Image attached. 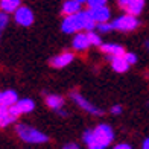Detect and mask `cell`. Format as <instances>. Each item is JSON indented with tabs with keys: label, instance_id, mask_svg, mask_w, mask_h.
I'll return each mask as SVG.
<instances>
[{
	"label": "cell",
	"instance_id": "25",
	"mask_svg": "<svg viewBox=\"0 0 149 149\" xmlns=\"http://www.w3.org/2000/svg\"><path fill=\"white\" fill-rule=\"evenodd\" d=\"M116 149H131V146L128 145V143H119L116 146Z\"/></svg>",
	"mask_w": 149,
	"mask_h": 149
},
{
	"label": "cell",
	"instance_id": "30",
	"mask_svg": "<svg viewBox=\"0 0 149 149\" xmlns=\"http://www.w3.org/2000/svg\"><path fill=\"white\" fill-rule=\"evenodd\" d=\"M0 97H2V93H0Z\"/></svg>",
	"mask_w": 149,
	"mask_h": 149
},
{
	"label": "cell",
	"instance_id": "21",
	"mask_svg": "<svg viewBox=\"0 0 149 149\" xmlns=\"http://www.w3.org/2000/svg\"><path fill=\"white\" fill-rule=\"evenodd\" d=\"M9 18H8V14L6 12H0V31L6 28V24H8Z\"/></svg>",
	"mask_w": 149,
	"mask_h": 149
},
{
	"label": "cell",
	"instance_id": "10",
	"mask_svg": "<svg viewBox=\"0 0 149 149\" xmlns=\"http://www.w3.org/2000/svg\"><path fill=\"white\" fill-rule=\"evenodd\" d=\"M73 59H74V55L72 52H63V53H59V55L53 56L50 64H52V67H55V69H64V67L69 65Z\"/></svg>",
	"mask_w": 149,
	"mask_h": 149
},
{
	"label": "cell",
	"instance_id": "22",
	"mask_svg": "<svg viewBox=\"0 0 149 149\" xmlns=\"http://www.w3.org/2000/svg\"><path fill=\"white\" fill-rule=\"evenodd\" d=\"M123 56H125V59L128 61V63H130V65L137 63V55H135V53H130V52L126 53V52H125V55H123Z\"/></svg>",
	"mask_w": 149,
	"mask_h": 149
},
{
	"label": "cell",
	"instance_id": "18",
	"mask_svg": "<svg viewBox=\"0 0 149 149\" xmlns=\"http://www.w3.org/2000/svg\"><path fill=\"white\" fill-rule=\"evenodd\" d=\"M46 105L50 107L52 110H59L64 105V99L59 96H55V94H50V96L46 97Z\"/></svg>",
	"mask_w": 149,
	"mask_h": 149
},
{
	"label": "cell",
	"instance_id": "3",
	"mask_svg": "<svg viewBox=\"0 0 149 149\" xmlns=\"http://www.w3.org/2000/svg\"><path fill=\"white\" fill-rule=\"evenodd\" d=\"M17 134H18V137L22 139L23 141H26V143L40 145V143L49 141V137H47L46 134H43L41 131L35 130V128H32L29 125H23V123L17 125Z\"/></svg>",
	"mask_w": 149,
	"mask_h": 149
},
{
	"label": "cell",
	"instance_id": "15",
	"mask_svg": "<svg viewBox=\"0 0 149 149\" xmlns=\"http://www.w3.org/2000/svg\"><path fill=\"white\" fill-rule=\"evenodd\" d=\"M81 11V2L78 0H67L63 3V12L65 15H72Z\"/></svg>",
	"mask_w": 149,
	"mask_h": 149
},
{
	"label": "cell",
	"instance_id": "20",
	"mask_svg": "<svg viewBox=\"0 0 149 149\" xmlns=\"http://www.w3.org/2000/svg\"><path fill=\"white\" fill-rule=\"evenodd\" d=\"M97 31L100 33H107V32H110L113 31V24L111 23H108V22H102V23H97Z\"/></svg>",
	"mask_w": 149,
	"mask_h": 149
},
{
	"label": "cell",
	"instance_id": "29",
	"mask_svg": "<svg viewBox=\"0 0 149 149\" xmlns=\"http://www.w3.org/2000/svg\"><path fill=\"white\" fill-rule=\"evenodd\" d=\"M146 47H148V49H149V40H148V41H146Z\"/></svg>",
	"mask_w": 149,
	"mask_h": 149
},
{
	"label": "cell",
	"instance_id": "17",
	"mask_svg": "<svg viewBox=\"0 0 149 149\" xmlns=\"http://www.w3.org/2000/svg\"><path fill=\"white\" fill-rule=\"evenodd\" d=\"M20 6V0H0V9L3 12H15Z\"/></svg>",
	"mask_w": 149,
	"mask_h": 149
},
{
	"label": "cell",
	"instance_id": "2",
	"mask_svg": "<svg viewBox=\"0 0 149 149\" xmlns=\"http://www.w3.org/2000/svg\"><path fill=\"white\" fill-rule=\"evenodd\" d=\"M96 22L91 18L88 11H79L76 14L67 15L61 23V31L64 33H76L79 31H93Z\"/></svg>",
	"mask_w": 149,
	"mask_h": 149
},
{
	"label": "cell",
	"instance_id": "27",
	"mask_svg": "<svg viewBox=\"0 0 149 149\" xmlns=\"http://www.w3.org/2000/svg\"><path fill=\"white\" fill-rule=\"evenodd\" d=\"M64 148H65V149H72V148H73V149H78L76 145H72V143H70V145H67V146H64Z\"/></svg>",
	"mask_w": 149,
	"mask_h": 149
},
{
	"label": "cell",
	"instance_id": "16",
	"mask_svg": "<svg viewBox=\"0 0 149 149\" xmlns=\"http://www.w3.org/2000/svg\"><path fill=\"white\" fill-rule=\"evenodd\" d=\"M18 100L17 97V93L12 91V90H6L2 93V97H0V104L5 105V107H12L15 102Z\"/></svg>",
	"mask_w": 149,
	"mask_h": 149
},
{
	"label": "cell",
	"instance_id": "11",
	"mask_svg": "<svg viewBox=\"0 0 149 149\" xmlns=\"http://www.w3.org/2000/svg\"><path fill=\"white\" fill-rule=\"evenodd\" d=\"M72 46H73V49L78 50V52H85L91 46L90 41H88V35H87V33H82V32H76V35L73 37Z\"/></svg>",
	"mask_w": 149,
	"mask_h": 149
},
{
	"label": "cell",
	"instance_id": "7",
	"mask_svg": "<svg viewBox=\"0 0 149 149\" xmlns=\"http://www.w3.org/2000/svg\"><path fill=\"white\" fill-rule=\"evenodd\" d=\"M117 2L122 9L132 15H139L145 8V0H117Z\"/></svg>",
	"mask_w": 149,
	"mask_h": 149
},
{
	"label": "cell",
	"instance_id": "8",
	"mask_svg": "<svg viewBox=\"0 0 149 149\" xmlns=\"http://www.w3.org/2000/svg\"><path fill=\"white\" fill-rule=\"evenodd\" d=\"M72 99L76 102V105L79 107V108H82L84 111H87V113H90V114H93V116H102V111L99 110L97 107H94L93 104H90L88 100H87L85 97H82L79 93H72Z\"/></svg>",
	"mask_w": 149,
	"mask_h": 149
},
{
	"label": "cell",
	"instance_id": "12",
	"mask_svg": "<svg viewBox=\"0 0 149 149\" xmlns=\"http://www.w3.org/2000/svg\"><path fill=\"white\" fill-rule=\"evenodd\" d=\"M111 67L114 72L117 73H125L130 69V63L125 59L123 55H117V56H111Z\"/></svg>",
	"mask_w": 149,
	"mask_h": 149
},
{
	"label": "cell",
	"instance_id": "13",
	"mask_svg": "<svg viewBox=\"0 0 149 149\" xmlns=\"http://www.w3.org/2000/svg\"><path fill=\"white\" fill-rule=\"evenodd\" d=\"M15 120H17V117L9 111V107H5V105L0 104V128L8 126Z\"/></svg>",
	"mask_w": 149,
	"mask_h": 149
},
{
	"label": "cell",
	"instance_id": "5",
	"mask_svg": "<svg viewBox=\"0 0 149 149\" xmlns=\"http://www.w3.org/2000/svg\"><path fill=\"white\" fill-rule=\"evenodd\" d=\"M14 18L17 24L20 26H24V28H28V26H31L33 23V12L31 8H28V6H18V9L14 12Z\"/></svg>",
	"mask_w": 149,
	"mask_h": 149
},
{
	"label": "cell",
	"instance_id": "1",
	"mask_svg": "<svg viewBox=\"0 0 149 149\" xmlns=\"http://www.w3.org/2000/svg\"><path fill=\"white\" fill-rule=\"evenodd\" d=\"M84 143L91 149H104L111 145L114 140V131L110 125L100 123L94 130H88L84 132Z\"/></svg>",
	"mask_w": 149,
	"mask_h": 149
},
{
	"label": "cell",
	"instance_id": "4",
	"mask_svg": "<svg viewBox=\"0 0 149 149\" xmlns=\"http://www.w3.org/2000/svg\"><path fill=\"white\" fill-rule=\"evenodd\" d=\"M111 24H113V29H117V31H122V32H131L134 29H137L139 20H137V15L125 14V15L117 17Z\"/></svg>",
	"mask_w": 149,
	"mask_h": 149
},
{
	"label": "cell",
	"instance_id": "26",
	"mask_svg": "<svg viewBox=\"0 0 149 149\" xmlns=\"http://www.w3.org/2000/svg\"><path fill=\"white\" fill-rule=\"evenodd\" d=\"M141 148H143V149H149V137L143 140V146H141Z\"/></svg>",
	"mask_w": 149,
	"mask_h": 149
},
{
	"label": "cell",
	"instance_id": "19",
	"mask_svg": "<svg viewBox=\"0 0 149 149\" xmlns=\"http://www.w3.org/2000/svg\"><path fill=\"white\" fill-rule=\"evenodd\" d=\"M88 41H90V44L91 46H100L102 44V41H100V37H97V33H94L93 31H88Z\"/></svg>",
	"mask_w": 149,
	"mask_h": 149
},
{
	"label": "cell",
	"instance_id": "6",
	"mask_svg": "<svg viewBox=\"0 0 149 149\" xmlns=\"http://www.w3.org/2000/svg\"><path fill=\"white\" fill-rule=\"evenodd\" d=\"M33 108H35V104H33V100H32V99H28V97H24V99H18L14 105L9 107V111L14 114L15 117H18L20 114L31 113Z\"/></svg>",
	"mask_w": 149,
	"mask_h": 149
},
{
	"label": "cell",
	"instance_id": "14",
	"mask_svg": "<svg viewBox=\"0 0 149 149\" xmlns=\"http://www.w3.org/2000/svg\"><path fill=\"white\" fill-rule=\"evenodd\" d=\"M100 49L104 53L110 56H117V55H125V49L120 44H114V43H107V44H100Z\"/></svg>",
	"mask_w": 149,
	"mask_h": 149
},
{
	"label": "cell",
	"instance_id": "23",
	"mask_svg": "<svg viewBox=\"0 0 149 149\" xmlns=\"http://www.w3.org/2000/svg\"><path fill=\"white\" fill-rule=\"evenodd\" d=\"M108 2V0H87V3H88L90 8H96V6H102Z\"/></svg>",
	"mask_w": 149,
	"mask_h": 149
},
{
	"label": "cell",
	"instance_id": "28",
	"mask_svg": "<svg viewBox=\"0 0 149 149\" xmlns=\"http://www.w3.org/2000/svg\"><path fill=\"white\" fill-rule=\"evenodd\" d=\"M78 2H81V3H85V2H87V0H78Z\"/></svg>",
	"mask_w": 149,
	"mask_h": 149
},
{
	"label": "cell",
	"instance_id": "24",
	"mask_svg": "<svg viewBox=\"0 0 149 149\" xmlns=\"http://www.w3.org/2000/svg\"><path fill=\"white\" fill-rule=\"evenodd\" d=\"M111 113L114 114V116H119V114L122 113V107H120V105H114V107L111 108Z\"/></svg>",
	"mask_w": 149,
	"mask_h": 149
},
{
	"label": "cell",
	"instance_id": "9",
	"mask_svg": "<svg viewBox=\"0 0 149 149\" xmlns=\"http://www.w3.org/2000/svg\"><path fill=\"white\" fill-rule=\"evenodd\" d=\"M88 12H90L91 18H93L96 23L108 22V20H110V17H111L110 8H107L105 5H102V6H96V8H90Z\"/></svg>",
	"mask_w": 149,
	"mask_h": 149
}]
</instances>
